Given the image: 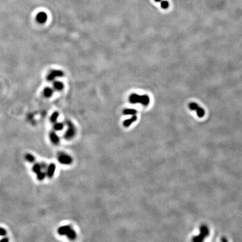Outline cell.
<instances>
[{"instance_id":"5","label":"cell","mask_w":242,"mask_h":242,"mask_svg":"<svg viewBox=\"0 0 242 242\" xmlns=\"http://www.w3.org/2000/svg\"><path fill=\"white\" fill-rule=\"evenodd\" d=\"M64 75V72L61 70L53 69L47 75V79L48 81H53L57 77H61Z\"/></svg>"},{"instance_id":"4","label":"cell","mask_w":242,"mask_h":242,"mask_svg":"<svg viewBox=\"0 0 242 242\" xmlns=\"http://www.w3.org/2000/svg\"><path fill=\"white\" fill-rule=\"evenodd\" d=\"M57 159L59 163L64 165H69L72 163V158L69 155L64 152H59L58 153Z\"/></svg>"},{"instance_id":"14","label":"cell","mask_w":242,"mask_h":242,"mask_svg":"<svg viewBox=\"0 0 242 242\" xmlns=\"http://www.w3.org/2000/svg\"><path fill=\"white\" fill-rule=\"evenodd\" d=\"M64 84L60 81H55L53 83V88L57 91H61L64 89Z\"/></svg>"},{"instance_id":"22","label":"cell","mask_w":242,"mask_h":242,"mask_svg":"<svg viewBox=\"0 0 242 242\" xmlns=\"http://www.w3.org/2000/svg\"><path fill=\"white\" fill-rule=\"evenodd\" d=\"M199 105L196 103H191L189 104V108L192 110H196Z\"/></svg>"},{"instance_id":"1","label":"cell","mask_w":242,"mask_h":242,"mask_svg":"<svg viewBox=\"0 0 242 242\" xmlns=\"http://www.w3.org/2000/svg\"><path fill=\"white\" fill-rule=\"evenodd\" d=\"M129 101L132 104L140 103L144 106H148L150 103V98L147 95H140L134 93L129 97Z\"/></svg>"},{"instance_id":"19","label":"cell","mask_w":242,"mask_h":242,"mask_svg":"<svg viewBox=\"0 0 242 242\" xmlns=\"http://www.w3.org/2000/svg\"><path fill=\"white\" fill-rule=\"evenodd\" d=\"M25 159L30 163H34L35 160V157L31 154H26L25 156Z\"/></svg>"},{"instance_id":"6","label":"cell","mask_w":242,"mask_h":242,"mask_svg":"<svg viewBox=\"0 0 242 242\" xmlns=\"http://www.w3.org/2000/svg\"><path fill=\"white\" fill-rule=\"evenodd\" d=\"M48 19V16L47 14L43 12H39L36 16V20L37 21V22L39 24H45V23L47 21V20Z\"/></svg>"},{"instance_id":"3","label":"cell","mask_w":242,"mask_h":242,"mask_svg":"<svg viewBox=\"0 0 242 242\" xmlns=\"http://www.w3.org/2000/svg\"><path fill=\"white\" fill-rule=\"evenodd\" d=\"M66 124L67 126V129L64 133V138L66 140H71L74 137L76 130L74 124L69 121H66Z\"/></svg>"},{"instance_id":"13","label":"cell","mask_w":242,"mask_h":242,"mask_svg":"<svg viewBox=\"0 0 242 242\" xmlns=\"http://www.w3.org/2000/svg\"><path fill=\"white\" fill-rule=\"evenodd\" d=\"M123 113L124 115L134 116L137 113V110L134 109H124L123 111Z\"/></svg>"},{"instance_id":"20","label":"cell","mask_w":242,"mask_h":242,"mask_svg":"<svg viewBox=\"0 0 242 242\" xmlns=\"http://www.w3.org/2000/svg\"><path fill=\"white\" fill-rule=\"evenodd\" d=\"M37 174V178L40 181H42L44 180V179L47 176L46 172H43V171H40V172H39L38 174Z\"/></svg>"},{"instance_id":"18","label":"cell","mask_w":242,"mask_h":242,"mask_svg":"<svg viewBox=\"0 0 242 242\" xmlns=\"http://www.w3.org/2000/svg\"><path fill=\"white\" fill-rule=\"evenodd\" d=\"M196 113L197 114L198 117L202 118V117H203L205 116V112L204 109H203V108L200 107V106H198L197 107V108L196 109Z\"/></svg>"},{"instance_id":"7","label":"cell","mask_w":242,"mask_h":242,"mask_svg":"<svg viewBox=\"0 0 242 242\" xmlns=\"http://www.w3.org/2000/svg\"><path fill=\"white\" fill-rule=\"evenodd\" d=\"M56 169V165L54 163H51L48 166L47 169V176L49 178H52L54 175V173Z\"/></svg>"},{"instance_id":"24","label":"cell","mask_w":242,"mask_h":242,"mask_svg":"<svg viewBox=\"0 0 242 242\" xmlns=\"http://www.w3.org/2000/svg\"><path fill=\"white\" fill-rule=\"evenodd\" d=\"M40 166H41L42 169H43V170H47V168H48V165H47V164L46 163H44V162H42V163H40Z\"/></svg>"},{"instance_id":"27","label":"cell","mask_w":242,"mask_h":242,"mask_svg":"<svg viewBox=\"0 0 242 242\" xmlns=\"http://www.w3.org/2000/svg\"><path fill=\"white\" fill-rule=\"evenodd\" d=\"M162 0H155V2H161Z\"/></svg>"},{"instance_id":"16","label":"cell","mask_w":242,"mask_h":242,"mask_svg":"<svg viewBox=\"0 0 242 242\" xmlns=\"http://www.w3.org/2000/svg\"><path fill=\"white\" fill-rule=\"evenodd\" d=\"M32 170L33 172L35 174H38V173L40 172V171H42V168L40 166V164L39 163H35L34 164V165L33 166L32 168Z\"/></svg>"},{"instance_id":"26","label":"cell","mask_w":242,"mask_h":242,"mask_svg":"<svg viewBox=\"0 0 242 242\" xmlns=\"http://www.w3.org/2000/svg\"><path fill=\"white\" fill-rule=\"evenodd\" d=\"M221 242H227V240L226 239V238L225 237H222V239H221Z\"/></svg>"},{"instance_id":"9","label":"cell","mask_w":242,"mask_h":242,"mask_svg":"<svg viewBox=\"0 0 242 242\" xmlns=\"http://www.w3.org/2000/svg\"><path fill=\"white\" fill-rule=\"evenodd\" d=\"M71 229V227L69 225H64L59 227L57 232L60 235H66Z\"/></svg>"},{"instance_id":"17","label":"cell","mask_w":242,"mask_h":242,"mask_svg":"<svg viewBox=\"0 0 242 242\" xmlns=\"http://www.w3.org/2000/svg\"><path fill=\"white\" fill-rule=\"evenodd\" d=\"M58 117H59V113L58 112H54L50 116V122L53 124L56 123L57 122V120L58 118Z\"/></svg>"},{"instance_id":"21","label":"cell","mask_w":242,"mask_h":242,"mask_svg":"<svg viewBox=\"0 0 242 242\" xmlns=\"http://www.w3.org/2000/svg\"><path fill=\"white\" fill-rule=\"evenodd\" d=\"M160 5H161V7L164 9H168L169 6V4L167 1H162Z\"/></svg>"},{"instance_id":"25","label":"cell","mask_w":242,"mask_h":242,"mask_svg":"<svg viewBox=\"0 0 242 242\" xmlns=\"http://www.w3.org/2000/svg\"><path fill=\"white\" fill-rule=\"evenodd\" d=\"M9 239L7 238H4L3 239H1V240H0V242H9Z\"/></svg>"},{"instance_id":"23","label":"cell","mask_w":242,"mask_h":242,"mask_svg":"<svg viewBox=\"0 0 242 242\" xmlns=\"http://www.w3.org/2000/svg\"><path fill=\"white\" fill-rule=\"evenodd\" d=\"M7 234L6 230L3 228L0 227V236H6Z\"/></svg>"},{"instance_id":"12","label":"cell","mask_w":242,"mask_h":242,"mask_svg":"<svg viewBox=\"0 0 242 242\" xmlns=\"http://www.w3.org/2000/svg\"><path fill=\"white\" fill-rule=\"evenodd\" d=\"M53 90L48 87L45 88L43 90V94L45 97L46 98H50V97H52V95H53Z\"/></svg>"},{"instance_id":"10","label":"cell","mask_w":242,"mask_h":242,"mask_svg":"<svg viewBox=\"0 0 242 242\" xmlns=\"http://www.w3.org/2000/svg\"><path fill=\"white\" fill-rule=\"evenodd\" d=\"M137 119V117L136 115L132 116V117L131 118H130L126 119L124 121V124H124V127H129V126H130V125H131L134 122H136Z\"/></svg>"},{"instance_id":"2","label":"cell","mask_w":242,"mask_h":242,"mask_svg":"<svg viewBox=\"0 0 242 242\" xmlns=\"http://www.w3.org/2000/svg\"><path fill=\"white\" fill-rule=\"evenodd\" d=\"M200 234L197 236H196V237H194L193 238L192 240L193 242H203V240L205 239V238L208 236V235L210 234L208 228L207 226H206L205 225H203L201 226V227L200 228Z\"/></svg>"},{"instance_id":"11","label":"cell","mask_w":242,"mask_h":242,"mask_svg":"<svg viewBox=\"0 0 242 242\" xmlns=\"http://www.w3.org/2000/svg\"><path fill=\"white\" fill-rule=\"evenodd\" d=\"M66 236L67 237V238L71 240V241H74L76 239V238L77 237V235L76 233L75 232L74 229H72V228L69 230V232L67 233V234L66 235Z\"/></svg>"},{"instance_id":"15","label":"cell","mask_w":242,"mask_h":242,"mask_svg":"<svg viewBox=\"0 0 242 242\" xmlns=\"http://www.w3.org/2000/svg\"><path fill=\"white\" fill-rule=\"evenodd\" d=\"M64 128V124L61 122H56L53 126V129L56 131H61Z\"/></svg>"},{"instance_id":"8","label":"cell","mask_w":242,"mask_h":242,"mask_svg":"<svg viewBox=\"0 0 242 242\" xmlns=\"http://www.w3.org/2000/svg\"><path fill=\"white\" fill-rule=\"evenodd\" d=\"M50 138L52 143L54 145H58L60 143L59 136L54 131H51L50 133Z\"/></svg>"}]
</instances>
